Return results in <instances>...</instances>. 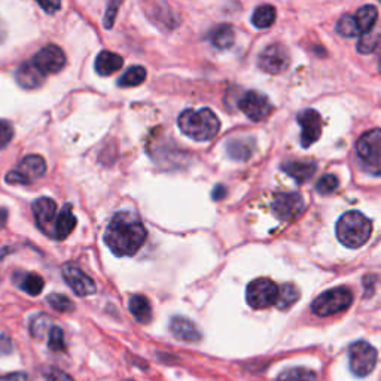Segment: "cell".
Segmentation results:
<instances>
[{
	"label": "cell",
	"mask_w": 381,
	"mask_h": 381,
	"mask_svg": "<svg viewBox=\"0 0 381 381\" xmlns=\"http://www.w3.org/2000/svg\"><path fill=\"white\" fill-rule=\"evenodd\" d=\"M277 381H317V375L314 371L307 370V368L298 366L282 371L278 374Z\"/></svg>",
	"instance_id": "83f0119b"
},
{
	"label": "cell",
	"mask_w": 381,
	"mask_h": 381,
	"mask_svg": "<svg viewBox=\"0 0 381 381\" xmlns=\"http://www.w3.org/2000/svg\"><path fill=\"white\" fill-rule=\"evenodd\" d=\"M145 79H146V69L142 66H133L121 76L118 85L122 88L138 86L141 84H143Z\"/></svg>",
	"instance_id": "4316f807"
},
{
	"label": "cell",
	"mask_w": 381,
	"mask_h": 381,
	"mask_svg": "<svg viewBox=\"0 0 381 381\" xmlns=\"http://www.w3.org/2000/svg\"><path fill=\"white\" fill-rule=\"evenodd\" d=\"M76 226V218L72 212V206L66 205L57 216L56 221V228H54V234L58 240H65L70 235V233L75 230Z\"/></svg>",
	"instance_id": "ffe728a7"
},
{
	"label": "cell",
	"mask_w": 381,
	"mask_h": 381,
	"mask_svg": "<svg viewBox=\"0 0 381 381\" xmlns=\"http://www.w3.org/2000/svg\"><path fill=\"white\" fill-rule=\"evenodd\" d=\"M48 347L53 351H61L65 350V332L58 326H53L49 329V340Z\"/></svg>",
	"instance_id": "836d02e7"
},
{
	"label": "cell",
	"mask_w": 381,
	"mask_h": 381,
	"mask_svg": "<svg viewBox=\"0 0 381 381\" xmlns=\"http://www.w3.org/2000/svg\"><path fill=\"white\" fill-rule=\"evenodd\" d=\"M224 195H225V188L222 185L216 186V190L213 193V198L214 200H221Z\"/></svg>",
	"instance_id": "60d3db41"
},
{
	"label": "cell",
	"mask_w": 381,
	"mask_h": 381,
	"mask_svg": "<svg viewBox=\"0 0 381 381\" xmlns=\"http://www.w3.org/2000/svg\"><path fill=\"white\" fill-rule=\"evenodd\" d=\"M349 362L354 375H370L377 366V350L366 341L353 342L349 349Z\"/></svg>",
	"instance_id": "5b68a950"
},
{
	"label": "cell",
	"mask_w": 381,
	"mask_h": 381,
	"mask_svg": "<svg viewBox=\"0 0 381 381\" xmlns=\"http://www.w3.org/2000/svg\"><path fill=\"white\" fill-rule=\"evenodd\" d=\"M17 81L25 90H34L44 84L45 75L37 70L33 63H24L17 70Z\"/></svg>",
	"instance_id": "e0dca14e"
},
{
	"label": "cell",
	"mask_w": 381,
	"mask_h": 381,
	"mask_svg": "<svg viewBox=\"0 0 381 381\" xmlns=\"http://www.w3.org/2000/svg\"><path fill=\"white\" fill-rule=\"evenodd\" d=\"M298 299H299V290L297 289V286L292 283H286L282 288H278L276 306L280 310H288L294 306Z\"/></svg>",
	"instance_id": "484cf974"
},
{
	"label": "cell",
	"mask_w": 381,
	"mask_h": 381,
	"mask_svg": "<svg viewBox=\"0 0 381 381\" xmlns=\"http://www.w3.org/2000/svg\"><path fill=\"white\" fill-rule=\"evenodd\" d=\"M124 381H131V380H124Z\"/></svg>",
	"instance_id": "ee69618b"
},
{
	"label": "cell",
	"mask_w": 381,
	"mask_h": 381,
	"mask_svg": "<svg viewBox=\"0 0 381 381\" xmlns=\"http://www.w3.org/2000/svg\"><path fill=\"white\" fill-rule=\"evenodd\" d=\"M378 44H380V36L377 30L363 33L358 42V51L361 54H371L378 48Z\"/></svg>",
	"instance_id": "f546056e"
},
{
	"label": "cell",
	"mask_w": 381,
	"mask_h": 381,
	"mask_svg": "<svg viewBox=\"0 0 381 381\" xmlns=\"http://www.w3.org/2000/svg\"><path fill=\"white\" fill-rule=\"evenodd\" d=\"M48 304L54 310L60 313H70L75 309V304L66 297V295H60V294H53L48 297Z\"/></svg>",
	"instance_id": "1f68e13d"
},
{
	"label": "cell",
	"mask_w": 381,
	"mask_h": 381,
	"mask_svg": "<svg viewBox=\"0 0 381 381\" xmlns=\"http://www.w3.org/2000/svg\"><path fill=\"white\" fill-rule=\"evenodd\" d=\"M304 210V198L299 193H280L273 200V213L282 222L297 219Z\"/></svg>",
	"instance_id": "30bf717a"
},
{
	"label": "cell",
	"mask_w": 381,
	"mask_h": 381,
	"mask_svg": "<svg viewBox=\"0 0 381 381\" xmlns=\"http://www.w3.org/2000/svg\"><path fill=\"white\" fill-rule=\"evenodd\" d=\"M338 185H340V181L337 176L325 174L321 177L319 182L316 183V189H317V193L322 195H329L334 193V190L338 188Z\"/></svg>",
	"instance_id": "d6a6232c"
},
{
	"label": "cell",
	"mask_w": 381,
	"mask_h": 381,
	"mask_svg": "<svg viewBox=\"0 0 381 381\" xmlns=\"http://www.w3.org/2000/svg\"><path fill=\"white\" fill-rule=\"evenodd\" d=\"M0 381H32L25 373H12L8 375H0Z\"/></svg>",
	"instance_id": "f35d334b"
},
{
	"label": "cell",
	"mask_w": 381,
	"mask_h": 381,
	"mask_svg": "<svg viewBox=\"0 0 381 381\" xmlns=\"http://www.w3.org/2000/svg\"><path fill=\"white\" fill-rule=\"evenodd\" d=\"M53 326H51V319L46 316V314H39L36 316L34 319L30 323V332L34 338H42L48 329H51Z\"/></svg>",
	"instance_id": "4dcf8cb0"
},
{
	"label": "cell",
	"mask_w": 381,
	"mask_h": 381,
	"mask_svg": "<svg viewBox=\"0 0 381 381\" xmlns=\"http://www.w3.org/2000/svg\"><path fill=\"white\" fill-rule=\"evenodd\" d=\"M44 377L48 381H75L69 374L57 370V368H46L44 370Z\"/></svg>",
	"instance_id": "d590c367"
},
{
	"label": "cell",
	"mask_w": 381,
	"mask_h": 381,
	"mask_svg": "<svg viewBox=\"0 0 381 381\" xmlns=\"http://www.w3.org/2000/svg\"><path fill=\"white\" fill-rule=\"evenodd\" d=\"M282 169L286 174H289L292 177V179H295V182L306 183L309 179H311L313 174L316 173V164L302 162V161H292V162L283 164Z\"/></svg>",
	"instance_id": "d6986e66"
},
{
	"label": "cell",
	"mask_w": 381,
	"mask_h": 381,
	"mask_svg": "<svg viewBox=\"0 0 381 381\" xmlns=\"http://www.w3.org/2000/svg\"><path fill=\"white\" fill-rule=\"evenodd\" d=\"M63 277H65L66 283L78 297H88L96 294V282L75 264H66L63 266Z\"/></svg>",
	"instance_id": "5bb4252c"
},
{
	"label": "cell",
	"mask_w": 381,
	"mask_h": 381,
	"mask_svg": "<svg viewBox=\"0 0 381 381\" xmlns=\"http://www.w3.org/2000/svg\"><path fill=\"white\" fill-rule=\"evenodd\" d=\"M5 37H6V29H5L2 20H0V44L5 41Z\"/></svg>",
	"instance_id": "7bdbcfd3"
},
{
	"label": "cell",
	"mask_w": 381,
	"mask_h": 381,
	"mask_svg": "<svg viewBox=\"0 0 381 381\" xmlns=\"http://www.w3.org/2000/svg\"><path fill=\"white\" fill-rule=\"evenodd\" d=\"M32 63L44 75L58 73L66 66V56L60 46L48 45L41 51H37Z\"/></svg>",
	"instance_id": "7c38bea8"
},
{
	"label": "cell",
	"mask_w": 381,
	"mask_h": 381,
	"mask_svg": "<svg viewBox=\"0 0 381 381\" xmlns=\"http://www.w3.org/2000/svg\"><path fill=\"white\" fill-rule=\"evenodd\" d=\"M238 109L243 112L250 121L259 122L271 115L273 105L266 96L258 91H249L238 100Z\"/></svg>",
	"instance_id": "9c48e42d"
},
{
	"label": "cell",
	"mask_w": 381,
	"mask_h": 381,
	"mask_svg": "<svg viewBox=\"0 0 381 381\" xmlns=\"http://www.w3.org/2000/svg\"><path fill=\"white\" fill-rule=\"evenodd\" d=\"M278 295V286L270 278H257L249 283L246 289L247 304L255 310L269 309L274 306Z\"/></svg>",
	"instance_id": "8992f818"
},
{
	"label": "cell",
	"mask_w": 381,
	"mask_h": 381,
	"mask_svg": "<svg viewBox=\"0 0 381 381\" xmlns=\"http://www.w3.org/2000/svg\"><path fill=\"white\" fill-rule=\"evenodd\" d=\"M39 6L42 8V9H45L46 12H48V14H54V12L57 11V9H60V4H54V2H51V4H39Z\"/></svg>",
	"instance_id": "ab89813d"
},
{
	"label": "cell",
	"mask_w": 381,
	"mask_h": 381,
	"mask_svg": "<svg viewBox=\"0 0 381 381\" xmlns=\"http://www.w3.org/2000/svg\"><path fill=\"white\" fill-rule=\"evenodd\" d=\"M46 173V162L39 155H29L25 157L18 169L12 170L6 174L5 181L11 185H29Z\"/></svg>",
	"instance_id": "52a82bcc"
},
{
	"label": "cell",
	"mask_w": 381,
	"mask_h": 381,
	"mask_svg": "<svg viewBox=\"0 0 381 381\" xmlns=\"http://www.w3.org/2000/svg\"><path fill=\"white\" fill-rule=\"evenodd\" d=\"M358 155L368 164L374 167V174H378L380 155H381V131L374 129L361 136L356 143Z\"/></svg>",
	"instance_id": "8fae6325"
},
{
	"label": "cell",
	"mask_w": 381,
	"mask_h": 381,
	"mask_svg": "<svg viewBox=\"0 0 381 381\" xmlns=\"http://www.w3.org/2000/svg\"><path fill=\"white\" fill-rule=\"evenodd\" d=\"M297 122L302 127L301 143L302 148H310L322 136V117L314 109H306L298 113Z\"/></svg>",
	"instance_id": "4fadbf2b"
},
{
	"label": "cell",
	"mask_w": 381,
	"mask_h": 381,
	"mask_svg": "<svg viewBox=\"0 0 381 381\" xmlns=\"http://www.w3.org/2000/svg\"><path fill=\"white\" fill-rule=\"evenodd\" d=\"M243 148H245V143H241V142L231 143L230 149H228V150H230L231 158H234V160H246V158H249L250 152L243 150Z\"/></svg>",
	"instance_id": "8d00e7d4"
},
{
	"label": "cell",
	"mask_w": 381,
	"mask_h": 381,
	"mask_svg": "<svg viewBox=\"0 0 381 381\" xmlns=\"http://www.w3.org/2000/svg\"><path fill=\"white\" fill-rule=\"evenodd\" d=\"M148 231L137 214L120 212L113 216L105 233L108 247L117 257H133L146 241Z\"/></svg>",
	"instance_id": "6da1fadb"
},
{
	"label": "cell",
	"mask_w": 381,
	"mask_h": 381,
	"mask_svg": "<svg viewBox=\"0 0 381 381\" xmlns=\"http://www.w3.org/2000/svg\"><path fill=\"white\" fill-rule=\"evenodd\" d=\"M14 280L17 282V285L24 290V292H27L29 295H39L42 289H44V278L41 276H37V274H21V276H15Z\"/></svg>",
	"instance_id": "cb8c5ba5"
},
{
	"label": "cell",
	"mask_w": 381,
	"mask_h": 381,
	"mask_svg": "<svg viewBox=\"0 0 381 381\" xmlns=\"http://www.w3.org/2000/svg\"><path fill=\"white\" fill-rule=\"evenodd\" d=\"M353 302V294L347 288H335L323 292L317 297L313 304L311 310L314 314L321 317H328L337 313L347 310Z\"/></svg>",
	"instance_id": "277c9868"
},
{
	"label": "cell",
	"mask_w": 381,
	"mask_h": 381,
	"mask_svg": "<svg viewBox=\"0 0 381 381\" xmlns=\"http://www.w3.org/2000/svg\"><path fill=\"white\" fill-rule=\"evenodd\" d=\"M276 8L271 5H261L252 15V22L258 29H269L276 21Z\"/></svg>",
	"instance_id": "d4e9b609"
},
{
	"label": "cell",
	"mask_w": 381,
	"mask_h": 381,
	"mask_svg": "<svg viewBox=\"0 0 381 381\" xmlns=\"http://www.w3.org/2000/svg\"><path fill=\"white\" fill-rule=\"evenodd\" d=\"M130 311L137 322L149 323L152 321V306L145 295H133L130 299Z\"/></svg>",
	"instance_id": "7402d4cb"
},
{
	"label": "cell",
	"mask_w": 381,
	"mask_h": 381,
	"mask_svg": "<svg viewBox=\"0 0 381 381\" xmlns=\"http://www.w3.org/2000/svg\"><path fill=\"white\" fill-rule=\"evenodd\" d=\"M290 65L289 51L282 44L266 46L258 58V66L270 75H280L288 70Z\"/></svg>",
	"instance_id": "ba28073f"
},
{
	"label": "cell",
	"mask_w": 381,
	"mask_h": 381,
	"mask_svg": "<svg viewBox=\"0 0 381 381\" xmlns=\"http://www.w3.org/2000/svg\"><path fill=\"white\" fill-rule=\"evenodd\" d=\"M124 65V60L121 56L110 53V51H101L96 58V72L100 76H109L118 72Z\"/></svg>",
	"instance_id": "ac0fdd59"
},
{
	"label": "cell",
	"mask_w": 381,
	"mask_h": 381,
	"mask_svg": "<svg viewBox=\"0 0 381 381\" xmlns=\"http://www.w3.org/2000/svg\"><path fill=\"white\" fill-rule=\"evenodd\" d=\"M177 125L182 133L195 142H207L219 133L221 122L214 112L202 108L200 110L188 109L181 113Z\"/></svg>",
	"instance_id": "7a4b0ae2"
},
{
	"label": "cell",
	"mask_w": 381,
	"mask_h": 381,
	"mask_svg": "<svg viewBox=\"0 0 381 381\" xmlns=\"http://www.w3.org/2000/svg\"><path fill=\"white\" fill-rule=\"evenodd\" d=\"M337 30L341 36L344 37H356L361 34L359 32V27L356 24V20H354L353 15H342L337 24Z\"/></svg>",
	"instance_id": "f1b7e54d"
},
{
	"label": "cell",
	"mask_w": 381,
	"mask_h": 381,
	"mask_svg": "<svg viewBox=\"0 0 381 381\" xmlns=\"http://www.w3.org/2000/svg\"><path fill=\"white\" fill-rule=\"evenodd\" d=\"M209 39L213 46L218 49H228L231 48L235 41V33L231 25L221 24L218 27L213 29L209 34Z\"/></svg>",
	"instance_id": "44dd1931"
},
{
	"label": "cell",
	"mask_w": 381,
	"mask_h": 381,
	"mask_svg": "<svg viewBox=\"0 0 381 381\" xmlns=\"http://www.w3.org/2000/svg\"><path fill=\"white\" fill-rule=\"evenodd\" d=\"M377 18H378V11L373 5H365L361 9H358L356 15H354V20H356L361 34L371 32L375 27Z\"/></svg>",
	"instance_id": "603a6c76"
},
{
	"label": "cell",
	"mask_w": 381,
	"mask_h": 381,
	"mask_svg": "<svg viewBox=\"0 0 381 381\" xmlns=\"http://www.w3.org/2000/svg\"><path fill=\"white\" fill-rule=\"evenodd\" d=\"M32 209H33V214H34V219H36L37 225H39L42 230L46 231V226L53 224L56 216H57L56 201L51 200V198H46V197L37 198L33 202Z\"/></svg>",
	"instance_id": "2e32d148"
},
{
	"label": "cell",
	"mask_w": 381,
	"mask_h": 381,
	"mask_svg": "<svg viewBox=\"0 0 381 381\" xmlns=\"http://www.w3.org/2000/svg\"><path fill=\"white\" fill-rule=\"evenodd\" d=\"M373 224L361 212H347L337 222V237L342 245L358 249L370 240Z\"/></svg>",
	"instance_id": "3957f363"
},
{
	"label": "cell",
	"mask_w": 381,
	"mask_h": 381,
	"mask_svg": "<svg viewBox=\"0 0 381 381\" xmlns=\"http://www.w3.org/2000/svg\"><path fill=\"white\" fill-rule=\"evenodd\" d=\"M14 137V129L6 121H0V148H5Z\"/></svg>",
	"instance_id": "e575fe53"
},
{
	"label": "cell",
	"mask_w": 381,
	"mask_h": 381,
	"mask_svg": "<svg viewBox=\"0 0 381 381\" xmlns=\"http://www.w3.org/2000/svg\"><path fill=\"white\" fill-rule=\"evenodd\" d=\"M120 8V4L112 2L108 5V11H106V17H105V27L110 29L113 25V21H115L117 17V11Z\"/></svg>",
	"instance_id": "74e56055"
},
{
	"label": "cell",
	"mask_w": 381,
	"mask_h": 381,
	"mask_svg": "<svg viewBox=\"0 0 381 381\" xmlns=\"http://www.w3.org/2000/svg\"><path fill=\"white\" fill-rule=\"evenodd\" d=\"M6 221H8V210L0 207V230H2V228L5 226Z\"/></svg>",
	"instance_id": "b9f144b4"
},
{
	"label": "cell",
	"mask_w": 381,
	"mask_h": 381,
	"mask_svg": "<svg viewBox=\"0 0 381 381\" xmlns=\"http://www.w3.org/2000/svg\"><path fill=\"white\" fill-rule=\"evenodd\" d=\"M170 332L174 338L185 342H197L201 340V332L197 325L182 316H176L170 322Z\"/></svg>",
	"instance_id": "9a60e30c"
}]
</instances>
